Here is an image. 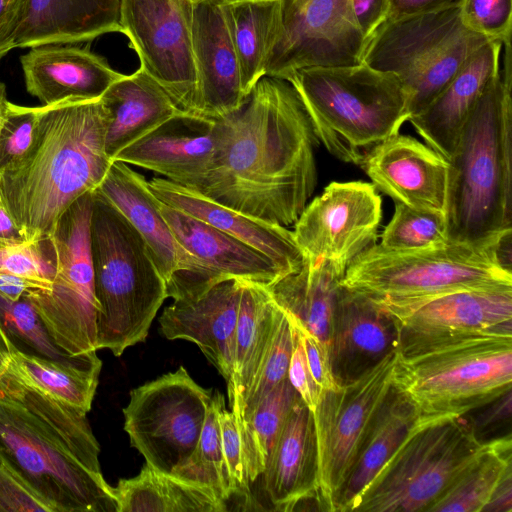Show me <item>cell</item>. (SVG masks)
Returning <instances> with one entry per match:
<instances>
[{
	"instance_id": "cell-12",
	"label": "cell",
	"mask_w": 512,
	"mask_h": 512,
	"mask_svg": "<svg viewBox=\"0 0 512 512\" xmlns=\"http://www.w3.org/2000/svg\"><path fill=\"white\" fill-rule=\"evenodd\" d=\"M211 400L183 366L134 388L123 409L131 446L149 466L173 476L193 454Z\"/></svg>"
},
{
	"instance_id": "cell-3",
	"label": "cell",
	"mask_w": 512,
	"mask_h": 512,
	"mask_svg": "<svg viewBox=\"0 0 512 512\" xmlns=\"http://www.w3.org/2000/svg\"><path fill=\"white\" fill-rule=\"evenodd\" d=\"M107 124L101 98L38 107L29 148L0 170L1 204L25 240L49 239L66 210L100 185L112 163Z\"/></svg>"
},
{
	"instance_id": "cell-22",
	"label": "cell",
	"mask_w": 512,
	"mask_h": 512,
	"mask_svg": "<svg viewBox=\"0 0 512 512\" xmlns=\"http://www.w3.org/2000/svg\"><path fill=\"white\" fill-rule=\"evenodd\" d=\"M224 1L193 6L192 48L200 116L213 120L238 109L248 96L223 13Z\"/></svg>"
},
{
	"instance_id": "cell-33",
	"label": "cell",
	"mask_w": 512,
	"mask_h": 512,
	"mask_svg": "<svg viewBox=\"0 0 512 512\" xmlns=\"http://www.w3.org/2000/svg\"><path fill=\"white\" fill-rule=\"evenodd\" d=\"M223 13L248 95L265 76L266 65L282 28V0H232Z\"/></svg>"
},
{
	"instance_id": "cell-29",
	"label": "cell",
	"mask_w": 512,
	"mask_h": 512,
	"mask_svg": "<svg viewBox=\"0 0 512 512\" xmlns=\"http://www.w3.org/2000/svg\"><path fill=\"white\" fill-rule=\"evenodd\" d=\"M122 0H28L15 48L79 44L122 32Z\"/></svg>"
},
{
	"instance_id": "cell-14",
	"label": "cell",
	"mask_w": 512,
	"mask_h": 512,
	"mask_svg": "<svg viewBox=\"0 0 512 512\" xmlns=\"http://www.w3.org/2000/svg\"><path fill=\"white\" fill-rule=\"evenodd\" d=\"M191 0H122L121 26L141 64L185 115L202 118ZM203 119V118H202Z\"/></svg>"
},
{
	"instance_id": "cell-43",
	"label": "cell",
	"mask_w": 512,
	"mask_h": 512,
	"mask_svg": "<svg viewBox=\"0 0 512 512\" xmlns=\"http://www.w3.org/2000/svg\"><path fill=\"white\" fill-rule=\"evenodd\" d=\"M55 271V255L50 239H0V273L52 282Z\"/></svg>"
},
{
	"instance_id": "cell-6",
	"label": "cell",
	"mask_w": 512,
	"mask_h": 512,
	"mask_svg": "<svg viewBox=\"0 0 512 512\" xmlns=\"http://www.w3.org/2000/svg\"><path fill=\"white\" fill-rule=\"evenodd\" d=\"M97 349L114 356L145 342L167 297L166 282L129 221L96 190L90 219Z\"/></svg>"
},
{
	"instance_id": "cell-55",
	"label": "cell",
	"mask_w": 512,
	"mask_h": 512,
	"mask_svg": "<svg viewBox=\"0 0 512 512\" xmlns=\"http://www.w3.org/2000/svg\"><path fill=\"white\" fill-rule=\"evenodd\" d=\"M0 239L2 240H25L12 216L7 209L0 204Z\"/></svg>"
},
{
	"instance_id": "cell-11",
	"label": "cell",
	"mask_w": 512,
	"mask_h": 512,
	"mask_svg": "<svg viewBox=\"0 0 512 512\" xmlns=\"http://www.w3.org/2000/svg\"><path fill=\"white\" fill-rule=\"evenodd\" d=\"M93 192L77 199L49 238L56 271L52 289L27 299L54 343L71 356L97 352L94 270L90 247Z\"/></svg>"
},
{
	"instance_id": "cell-13",
	"label": "cell",
	"mask_w": 512,
	"mask_h": 512,
	"mask_svg": "<svg viewBox=\"0 0 512 512\" xmlns=\"http://www.w3.org/2000/svg\"><path fill=\"white\" fill-rule=\"evenodd\" d=\"M396 352L356 380L321 391L313 418L318 447L317 503L335 512L346 482L376 416L393 389Z\"/></svg>"
},
{
	"instance_id": "cell-53",
	"label": "cell",
	"mask_w": 512,
	"mask_h": 512,
	"mask_svg": "<svg viewBox=\"0 0 512 512\" xmlns=\"http://www.w3.org/2000/svg\"><path fill=\"white\" fill-rule=\"evenodd\" d=\"M353 6L366 40L386 20V0H353Z\"/></svg>"
},
{
	"instance_id": "cell-15",
	"label": "cell",
	"mask_w": 512,
	"mask_h": 512,
	"mask_svg": "<svg viewBox=\"0 0 512 512\" xmlns=\"http://www.w3.org/2000/svg\"><path fill=\"white\" fill-rule=\"evenodd\" d=\"M365 37L353 0H282V28L265 75L361 62Z\"/></svg>"
},
{
	"instance_id": "cell-24",
	"label": "cell",
	"mask_w": 512,
	"mask_h": 512,
	"mask_svg": "<svg viewBox=\"0 0 512 512\" xmlns=\"http://www.w3.org/2000/svg\"><path fill=\"white\" fill-rule=\"evenodd\" d=\"M27 92L43 105L99 99L124 77L107 60L74 44L32 47L20 58Z\"/></svg>"
},
{
	"instance_id": "cell-28",
	"label": "cell",
	"mask_w": 512,
	"mask_h": 512,
	"mask_svg": "<svg viewBox=\"0 0 512 512\" xmlns=\"http://www.w3.org/2000/svg\"><path fill=\"white\" fill-rule=\"evenodd\" d=\"M276 510H296L318 491V447L312 410L300 397L288 414L262 473ZM318 504V503H317Z\"/></svg>"
},
{
	"instance_id": "cell-7",
	"label": "cell",
	"mask_w": 512,
	"mask_h": 512,
	"mask_svg": "<svg viewBox=\"0 0 512 512\" xmlns=\"http://www.w3.org/2000/svg\"><path fill=\"white\" fill-rule=\"evenodd\" d=\"M392 379L419 414L466 415L511 390L512 333L462 335L397 351Z\"/></svg>"
},
{
	"instance_id": "cell-26",
	"label": "cell",
	"mask_w": 512,
	"mask_h": 512,
	"mask_svg": "<svg viewBox=\"0 0 512 512\" xmlns=\"http://www.w3.org/2000/svg\"><path fill=\"white\" fill-rule=\"evenodd\" d=\"M502 46L497 40L482 45L440 94L408 120L425 143L447 160L474 106L500 70Z\"/></svg>"
},
{
	"instance_id": "cell-32",
	"label": "cell",
	"mask_w": 512,
	"mask_h": 512,
	"mask_svg": "<svg viewBox=\"0 0 512 512\" xmlns=\"http://www.w3.org/2000/svg\"><path fill=\"white\" fill-rule=\"evenodd\" d=\"M281 313L265 286L243 281L233 370L227 382L229 403L236 419L269 350Z\"/></svg>"
},
{
	"instance_id": "cell-19",
	"label": "cell",
	"mask_w": 512,
	"mask_h": 512,
	"mask_svg": "<svg viewBox=\"0 0 512 512\" xmlns=\"http://www.w3.org/2000/svg\"><path fill=\"white\" fill-rule=\"evenodd\" d=\"M359 166L395 203L445 218L449 162L428 145L397 133L370 149Z\"/></svg>"
},
{
	"instance_id": "cell-2",
	"label": "cell",
	"mask_w": 512,
	"mask_h": 512,
	"mask_svg": "<svg viewBox=\"0 0 512 512\" xmlns=\"http://www.w3.org/2000/svg\"><path fill=\"white\" fill-rule=\"evenodd\" d=\"M0 454L53 512H117L87 413L0 376Z\"/></svg>"
},
{
	"instance_id": "cell-50",
	"label": "cell",
	"mask_w": 512,
	"mask_h": 512,
	"mask_svg": "<svg viewBox=\"0 0 512 512\" xmlns=\"http://www.w3.org/2000/svg\"><path fill=\"white\" fill-rule=\"evenodd\" d=\"M28 0H0V60L15 48Z\"/></svg>"
},
{
	"instance_id": "cell-35",
	"label": "cell",
	"mask_w": 512,
	"mask_h": 512,
	"mask_svg": "<svg viewBox=\"0 0 512 512\" xmlns=\"http://www.w3.org/2000/svg\"><path fill=\"white\" fill-rule=\"evenodd\" d=\"M113 494L117 512H223L226 502L200 486L159 472L146 462L140 473L120 479Z\"/></svg>"
},
{
	"instance_id": "cell-25",
	"label": "cell",
	"mask_w": 512,
	"mask_h": 512,
	"mask_svg": "<svg viewBox=\"0 0 512 512\" xmlns=\"http://www.w3.org/2000/svg\"><path fill=\"white\" fill-rule=\"evenodd\" d=\"M216 145L213 120L184 116L129 145L113 160L153 171L188 187L210 169Z\"/></svg>"
},
{
	"instance_id": "cell-45",
	"label": "cell",
	"mask_w": 512,
	"mask_h": 512,
	"mask_svg": "<svg viewBox=\"0 0 512 512\" xmlns=\"http://www.w3.org/2000/svg\"><path fill=\"white\" fill-rule=\"evenodd\" d=\"M38 118V107L8 102L0 126V170L20 158L29 148Z\"/></svg>"
},
{
	"instance_id": "cell-8",
	"label": "cell",
	"mask_w": 512,
	"mask_h": 512,
	"mask_svg": "<svg viewBox=\"0 0 512 512\" xmlns=\"http://www.w3.org/2000/svg\"><path fill=\"white\" fill-rule=\"evenodd\" d=\"M511 236L493 244L448 243L394 251L374 244L348 266L341 284L383 304L461 289L512 286Z\"/></svg>"
},
{
	"instance_id": "cell-10",
	"label": "cell",
	"mask_w": 512,
	"mask_h": 512,
	"mask_svg": "<svg viewBox=\"0 0 512 512\" xmlns=\"http://www.w3.org/2000/svg\"><path fill=\"white\" fill-rule=\"evenodd\" d=\"M488 41L463 24L460 6H451L384 21L365 40L361 62L399 78L410 119L422 112Z\"/></svg>"
},
{
	"instance_id": "cell-38",
	"label": "cell",
	"mask_w": 512,
	"mask_h": 512,
	"mask_svg": "<svg viewBox=\"0 0 512 512\" xmlns=\"http://www.w3.org/2000/svg\"><path fill=\"white\" fill-rule=\"evenodd\" d=\"M299 395L288 378L281 381L237 423L248 482L262 475L270 452Z\"/></svg>"
},
{
	"instance_id": "cell-17",
	"label": "cell",
	"mask_w": 512,
	"mask_h": 512,
	"mask_svg": "<svg viewBox=\"0 0 512 512\" xmlns=\"http://www.w3.org/2000/svg\"><path fill=\"white\" fill-rule=\"evenodd\" d=\"M383 305L397 325L398 352L462 335L512 333V286L461 289Z\"/></svg>"
},
{
	"instance_id": "cell-40",
	"label": "cell",
	"mask_w": 512,
	"mask_h": 512,
	"mask_svg": "<svg viewBox=\"0 0 512 512\" xmlns=\"http://www.w3.org/2000/svg\"><path fill=\"white\" fill-rule=\"evenodd\" d=\"M222 396L219 392L212 395L196 448L187 463L173 477L207 489L226 502L232 490L225 468L218 421Z\"/></svg>"
},
{
	"instance_id": "cell-37",
	"label": "cell",
	"mask_w": 512,
	"mask_h": 512,
	"mask_svg": "<svg viewBox=\"0 0 512 512\" xmlns=\"http://www.w3.org/2000/svg\"><path fill=\"white\" fill-rule=\"evenodd\" d=\"M102 361L83 367L23 353L11 344L7 370L26 384L86 413L91 409Z\"/></svg>"
},
{
	"instance_id": "cell-16",
	"label": "cell",
	"mask_w": 512,
	"mask_h": 512,
	"mask_svg": "<svg viewBox=\"0 0 512 512\" xmlns=\"http://www.w3.org/2000/svg\"><path fill=\"white\" fill-rule=\"evenodd\" d=\"M382 201L372 183L332 182L294 223L304 259H325L345 268L376 244Z\"/></svg>"
},
{
	"instance_id": "cell-48",
	"label": "cell",
	"mask_w": 512,
	"mask_h": 512,
	"mask_svg": "<svg viewBox=\"0 0 512 512\" xmlns=\"http://www.w3.org/2000/svg\"><path fill=\"white\" fill-rule=\"evenodd\" d=\"M292 324L294 328V345L288 366L287 378L302 401L313 411L322 390L312 377L299 332L293 321Z\"/></svg>"
},
{
	"instance_id": "cell-56",
	"label": "cell",
	"mask_w": 512,
	"mask_h": 512,
	"mask_svg": "<svg viewBox=\"0 0 512 512\" xmlns=\"http://www.w3.org/2000/svg\"><path fill=\"white\" fill-rule=\"evenodd\" d=\"M11 342L0 325V376L6 371L10 358Z\"/></svg>"
},
{
	"instance_id": "cell-30",
	"label": "cell",
	"mask_w": 512,
	"mask_h": 512,
	"mask_svg": "<svg viewBox=\"0 0 512 512\" xmlns=\"http://www.w3.org/2000/svg\"><path fill=\"white\" fill-rule=\"evenodd\" d=\"M101 100L108 112L105 150L112 161L120 151L163 124L187 116L141 67L113 83Z\"/></svg>"
},
{
	"instance_id": "cell-42",
	"label": "cell",
	"mask_w": 512,
	"mask_h": 512,
	"mask_svg": "<svg viewBox=\"0 0 512 512\" xmlns=\"http://www.w3.org/2000/svg\"><path fill=\"white\" fill-rule=\"evenodd\" d=\"M293 345V324L288 314L282 309L263 364L246 394L241 415L235 418L237 423L243 421L265 395L287 378Z\"/></svg>"
},
{
	"instance_id": "cell-58",
	"label": "cell",
	"mask_w": 512,
	"mask_h": 512,
	"mask_svg": "<svg viewBox=\"0 0 512 512\" xmlns=\"http://www.w3.org/2000/svg\"><path fill=\"white\" fill-rule=\"evenodd\" d=\"M206 1H213V0H191V2L193 4L201 3V2H206ZM221 1L227 2V1H232V0H221Z\"/></svg>"
},
{
	"instance_id": "cell-44",
	"label": "cell",
	"mask_w": 512,
	"mask_h": 512,
	"mask_svg": "<svg viewBox=\"0 0 512 512\" xmlns=\"http://www.w3.org/2000/svg\"><path fill=\"white\" fill-rule=\"evenodd\" d=\"M460 16L471 31L503 45L511 43L512 0H464Z\"/></svg>"
},
{
	"instance_id": "cell-54",
	"label": "cell",
	"mask_w": 512,
	"mask_h": 512,
	"mask_svg": "<svg viewBox=\"0 0 512 512\" xmlns=\"http://www.w3.org/2000/svg\"><path fill=\"white\" fill-rule=\"evenodd\" d=\"M512 511V473L508 474L498 485L484 512Z\"/></svg>"
},
{
	"instance_id": "cell-47",
	"label": "cell",
	"mask_w": 512,
	"mask_h": 512,
	"mask_svg": "<svg viewBox=\"0 0 512 512\" xmlns=\"http://www.w3.org/2000/svg\"><path fill=\"white\" fill-rule=\"evenodd\" d=\"M222 452L232 494L245 492L249 482L245 472L241 437L232 411L225 406L224 397L218 408Z\"/></svg>"
},
{
	"instance_id": "cell-4",
	"label": "cell",
	"mask_w": 512,
	"mask_h": 512,
	"mask_svg": "<svg viewBox=\"0 0 512 512\" xmlns=\"http://www.w3.org/2000/svg\"><path fill=\"white\" fill-rule=\"evenodd\" d=\"M492 79L466 120L449 162L450 243L493 244L512 233V60Z\"/></svg>"
},
{
	"instance_id": "cell-9",
	"label": "cell",
	"mask_w": 512,
	"mask_h": 512,
	"mask_svg": "<svg viewBox=\"0 0 512 512\" xmlns=\"http://www.w3.org/2000/svg\"><path fill=\"white\" fill-rule=\"evenodd\" d=\"M463 416L419 414L350 511L428 512L483 447Z\"/></svg>"
},
{
	"instance_id": "cell-49",
	"label": "cell",
	"mask_w": 512,
	"mask_h": 512,
	"mask_svg": "<svg viewBox=\"0 0 512 512\" xmlns=\"http://www.w3.org/2000/svg\"><path fill=\"white\" fill-rule=\"evenodd\" d=\"M296 329L299 332L304 348L306 360L312 377L321 390L335 388V383L329 363V355L320 341L296 322L291 316Z\"/></svg>"
},
{
	"instance_id": "cell-51",
	"label": "cell",
	"mask_w": 512,
	"mask_h": 512,
	"mask_svg": "<svg viewBox=\"0 0 512 512\" xmlns=\"http://www.w3.org/2000/svg\"><path fill=\"white\" fill-rule=\"evenodd\" d=\"M51 289L52 282L0 273V294L12 301L28 298L36 293H48Z\"/></svg>"
},
{
	"instance_id": "cell-5",
	"label": "cell",
	"mask_w": 512,
	"mask_h": 512,
	"mask_svg": "<svg viewBox=\"0 0 512 512\" xmlns=\"http://www.w3.org/2000/svg\"><path fill=\"white\" fill-rule=\"evenodd\" d=\"M285 79L298 92L318 141L346 163L360 165L370 149L409 120L399 78L364 62L303 67Z\"/></svg>"
},
{
	"instance_id": "cell-31",
	"label": "cell",
	"mask_w": 512,
	"mask_h": 512,
	"mask_svg": "<svg viewBox=\"0 0 512 512\" xmlns=\"http://www.w3.org/2000/svg\"><path fill=\"white\" fill-rule=\"evenodd\" d=\"M347 268L325 259L302 266L266 287L276 304L315 336L329 355L338 293Z\"/></svg>"
},
{
	"instance_id": "cell-18",
	"label": "cell",
	"mask_w": 512,
	"mask_h": 512,
	"mask_svg": "<svg viewBox=\"0 0 512 512\" xmlns=\"http://www.w3.org/2000/svg\"><path fill=\"white\" fill-rule=\"evenodd\" d=\"M137 230L159 273L167 297L178 299L207 290L197 262L179 244L159 209L148 181L130 165L113 160L95 189Z\"/></svg>"
},
{
	"instance_id": "cell-41",
	"label": "cell",
	"mask_w": 512,
	"mask_h": 512,
	"mask_svg": "<svg viewBox=\"0 0 512 512\" xmlns=\"http://www.w3.org/2000/svg\"><path fill=\"white\" fill-rule=\"evenodd\" d=\"M448 243L443 216L395 203L394 214L379 245L388 250L410 251L438 248Z\"/></svg>"
},
{
	"instance_id": "cell-34",
	"label": "cell",
	"mask_w": 512,
	"mask_h": 512,
	"mask_svg": "<svg viewBox=\"0 0 512 512\" xmlns=\"http://www.w3.org/2000/svg\"><path fill=\"white\" fill-rule=\"evenodd\" d=\"M418 415L414 405L393 387L339 493L335 512L350 511L358 495L403 441Z\"/></svg>"
},
{
	"instance_id": "cell-21",
	"label": "cell",
	"mask_w": 512,
	"mask_h": 512,
	"mask_svg": "<svg viewBox=\"0 0 512 512\" xmlns=\"http://www.w3.org/2000/svg\"><path fill=\"white\" fill-rule=\"evenodd\" d=\"M242 285L243 281L228 279L197 296L175 299L159 318L165 338L195 343L226 382L233 370Z\"/></svg>"
},
{
	"instance_id": "cell-52",
	"label": "cell",
	"mask_w": 512,
	"mask_h": 512,
	"mask_svg": "<svg viewBox=\"0 0 512 512\" xmlns=\"http://www.w3.org/2000/svg\"><path fill=\"white\" fill-rule=\"evenodd\" d=\"M464 0H386V20L460 6ZM385 20V21H386Z\"/></svg>"
},
{
	"instance_id": "cell-46",
	"label": "cell",
	"mask_w": 512,
	"mask_h": 512,
	"mask_svg": "<svg viewBox=\"0 0 512 512\" xmlns=\"http://www.w3.org/2000/svg\"><path fill=\"white\" fill-rule=\"evenodd\" d=\"M53 512L26 480L0 454V512Z\"/></svg>"
},
{
	"instance_id": "cell-1",
	"label": "cell",
	"mask_w": 512,
	"mask_h": 512,
	"mask_svg": "<svg viewBox=\"0 0 512 512\" xmlns=\"http://www.w3.org/2000/svg\"><path fill=\"white\" fill-rule=\"evenodd\" d=\"M213 122L212 165L186 188L249 217L294 224L317 184L319 142L294 86L265 75L238 109Z\"/></svg>"
},
{
	"instance_id": "cell-23",
	"label": "cell",
	"mask_w": 512,
	"mask_h": 512,
	"mask_svg": "<svg viewBox=\"0 0 512 512\" xmlns=\"http://www.w3.org/2000/svg\"><path fill=\"white\" fill-rule=\"evenodd\" d=\"M159 209L184 250L199 265L207 289L237 279L265 287L286 274L265 254L159 200Z\"/></svg>"
},
{
	"instance_id": "cell-57",
	"label": "cell",
	"mask_w": 512,
	"mask_h": 512,
	"mask_svg": "<svg viewBox=\"0 0 512 512\" xmlns=\"http://www.w3.org/2000/svg\"><path fill=\"white\" fill-rule=\"evenodd\" d=\"M8 102L9 101L7 99L6 87L2 82H0V126L4 118Z\"/></svg>"
},
{
	"instance_id": "cell-27",
	"label": "cell",
	"mask_w": 512,
	"mask_h": 512,
	"mask_svg": "<svg viewBox=\"0 0 512 512\" xmlns=\"http://www.w3.org/2000/svg\"><path fill=\"white\" fill-rule=\"evenodd\" d=\"M148 185L162 203L253 247L269 257L286 275L297 271L304 263L293 231L286 226L249 217L164 178L154 177Z\"/></svg>"
},
{
	"instance_id": "cell-20",
	"label": "cell",
	"mask_w": 512,
	"mask_h": 512,
	"mask_svg": "<svg viewBox=\"0 0 512 512\" xmlns=\"http://www.w3.org/2000/svg\"><path fill=\"white\" fill-rule=\"evenodd\" d=\"M398 347L397 325L387 308L341 284L329 344L335 383L339 386L356 380Z\"/></svg>"
},
{
	"instance_id": "cell-39",
	"label": "cell",
	"mask_w": 512,
	"mask_h": 512,
	"mask_svg": "<svg viewBox=\"0 0 512 512\" xmlns=\"http://www.w3.org/2000/svg\"><path fill=\"white\" fill-rule=\"evenodd\" d=\"M0 325L11 344L23 353L76 367L101 362L97 352L71 356L60 349L26 297L12 301L0 294Z\"/></svg>"
},
{
	"instance_id": "cell-59",
	"label": "cell",
	"mask_w": 512,
	"mask_h": 512,
	"mask_svg": "<svg viewBox=\"0 0 512 512\" xmlns=\"http://www.w3.org/2000/svg\"><path fill=\"white\" fill-rule=\"evenodd\" d=\"M0 204H1V200H0Z\"/></svg>"
},
{
	"instance_id": "cell-36",
	"label": "cell",
	"mask_w": 512,
	"mask_h": 512,
	"mask_svg": "<svg viewBox=\"0 0 512 512\" xmlns=\"http://www.w3.org/2000/svg\"><path fill=\"white\" fill-rule=\"evenodd\" d=\"M511 435L485 441L480 452L428 512H484L501 481L512 473Z\"/></svg>"
}]
</instances>
